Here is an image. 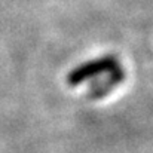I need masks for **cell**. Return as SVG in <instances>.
I'll return each mask as SVG.
<instances>
[{"mask_svg":"<svg viewBox=\"0 0 153 153\" xmlns=\"http://www.w3.org/2000/svg\"><path fill=\"white\" fill-rule=\"evenodd\" d=\"M119 65H120V62H119L116 55H102V56L86 61V62L71 68L70 73L67 74L65 80H67L68 86H77L89 79H94L100 74L114 70Z\"/></svg>","mask_w":153,"mask_h":153,"instance_id":"obj_1","label":"cell"},{"mask_svg":"<svg viewBox=\"0 0 153 153\" xmlns=\"http://www.w3.org/2000/svg\"><path fill=\"white\" fill-rule=\"evenodd\" d=\"M107 76L104 77V79H100V80H97V82H94L92 83V86L89 88V91H88V98H91V100H98V98H102V97H105L111 89H114L116 86H119L122 82H123V79H125V70L122 68V65H119V67H116L114 70H111V71H108V73H105Z\"/></svg>","mask_w":153,"mask_h":153,"instance_id":"obj_2","label":"cell"}]
</instances>
